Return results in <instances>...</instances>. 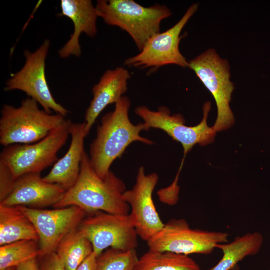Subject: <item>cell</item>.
Instances as JSON below:
<instances>
[{
    "mask_svg": "<svg viewBox=\"0 0 270 270\" xmlns=\"http://www.w3.org/2000/svg\"><path fill=\"white\" fill-rule=\"evenodd\" d=\"M115 104L114 110L102 118L96 138L90 145V163L102 178L108 175L112 164L122 157L132 143L154 144L140 136L142 131L146 130L144 123L134 125L130 120L128 112L131 102L129 98L123 96Z\"/></svg>",
    "mask_w": 270,
    "mask_h": 270,
    "instance_id": "obj_1",
    "label": "cell"
},
{
    "mask_svg": "<svg viewBox=\"0 0 270 270\" xmlns=\"http://www.w3.org/2000/svg\"><path fill=\"white\" fill-rule=\"evenodd\" d=\"M125 192L124 182L112 172L104 178L99 177L92 167L89 156L84 151L76 182L54 207L76 206L87 214L102 211L128 215L130 208L124 200Z\"/></svg>",
    "mask_w": 270,
    "mask_h": 270,
    "instance_id": "obj_2",
    "label": "cell"
},
{
    "mask_svg": "<svg viewBox=\"0 0 270 270\" xmlns=\"http://www.w3.org/2000/svg\"><path fill=\"white\" fill-rule=\"evenodd\" d=\"M96 8L106 24L126 32L140 52L152 36L160 32L162 21L172 15L166 6L145 7L132 0H98Z\"/></svg>",
    "mask_w": 270,
    "mask_h": 270,
    "instance_id": "obj_3",
    "label": "cell"
},
{
    "mask_svg": "<svg viewBox=\"0 0 270 270\" xmlns=\"http://www.w3.org/2000/svg\"><path fill=\"white\" fill-rule=\"evenodd\" d=\"M66 120L62 115L40 110L38 104L30 98L23 100L18 108L4 105L0 119V144L6 147L36 143Z\"/></svg>",
    "mask_w": 270,
    "mask_h": 270,
    "instance_id": "obj_4",
    "label": "cell"
},
{
    "mask_svg": "<svg viewBox=\"0 0 270 270\" xmlns=\"http://www.w3.org/2000/svg\"><path fill=\"white\" fill-rule=\"evenodd\" d=\"M188 64V68L194 72L216 102L218 116L212 128L216 132L230 128L235 122L230 107L234 86L230 80L228 61L222 58L214 50L209 49Z\"/></svg>",
    "mask_w": 270,
    "mask_h": 270,
    "instance_id": "obj_5",
    "label": "cell"
},
{
    "mask_svg": "<svg viewBox=\"0 0 270 270\" xmlns=\"http://www.w3.org/2000/svg\"><path fill=\"white\" fill-rule=\"evenodd\" d=\"M72 123L66 120L36 143L5 147L0 153V160L9 167L17 180L26 174H40L58 160V153L66 142Z\"/></svg>",
    "mask_w": 270,
    "mask_h": 270,
    "instance_id": "obj_6",
    "label": "cell"
},
{
    "mask_svg": "<svg viewBox=\"0 0 270 270\" xmlns=\"http://www.w3.org/2000/svg\"><path fill=\"white\" fill-rule=\"evenodd\" d=\"M210 108L211 103L206 102L203 106L202 120L194 126H186L182 114H172L169 108L164 106L159 107L156 111L144 106H140L136 108L135 113L144 120L146 130L152 128L161 130L180 143L184 148L182 162H184L187 154L196 144L206 146L214 140L217 132L207 122Z\"/></svg>",
    "mask_w": 270,
    "mask_h": 270,
    "instance_id": "obj_7",
    "label": "cell"
},
{
    "mask_svg": "<svg viewBox=\"0 0 270 270\" xmlns=\"http://www.w3.org/2000/svg\"><path fill=\"white\" fill-rule=\"evenodd\" d=\"M78 228L92 244L97 257L109 248L127 251L138 246V236L130 214H87Z\"/></svg>",
    "mask_w": 270,
    "mask_h": 270,
    "instance_id": "obj_8",
    "label": "cell"
},
{
    "mask_svg": "<svg viewBox=\"0 0 270 270\" xmlns=\"http://www.w3.org/2000/svg\"><path fill=\"white\" fill-rule=\"evenodd\" d=\"M229 236L226 232L192 230L184 219H172L147 244L153 251L209 254L217 244L228 242Z\"/></svg>",
    "mask_w": 270,
    "mask_h": 270,
    "instance_id": "obj_9",
    "label": "cell"
},
{
    "mask_svg": "<svg viewBox=\"0 0 270 270\" xmlns=\"http://www.w3.org/2000/svg\"><path fill=\"white\" fill-rule=\"evenodd\" d=\"M50 42L46 40L34 52H24L26 62L22 68L6 82L4 90H21L36 101L48 114L54 110L66 117L69 112L58 104L53 97L46 76V60Z\"/></svg>",
    "mask_w": 270,
    "mask_h": 270,
    "instance_id": "obj_10",
    "label": "cell"
},
{
    "mask_svg": "<svg viewBox=\"0 0 270 270\" xmlns=\"http://www.w3.org/2000/svg\"><path fill=\"white\" fill-rule=\"evenodd\" d=\"M198 8V4L190 6L174 26L152 36L140 53L127 58L124 64L130 68H149L153 72L169 64L188 68V62L180 50V44L182 38L180 34Z\"/></svg>",
    "mask_w": 270,
    "mask_h": 270,
    "instance_id": "obj_11",
    "label": "cell"
},
{
    "mask_svg": "<svg viewBox=\"0 0 270 270\" xmlns=\"http://www.w3.org/2000/svg\"><path fill=\"white\" fill-rule=\"evenodd\" d=\"M31 220L39 237L40 257L56 252L63 238L78 228L87 213L82 208L70 206L54 210L18 206Z\"/></svg>",
    "mask_w": 270,
    "mask_h": 270,
    "instance_id": "obj_12",
    "label": "cell"
},
{
    "mask_svg": "<svg viewBox=\"0 0 270 270\" xmlns=\"http://www.w3.org/2000/svg\"><path fill=\"white\" fill-rule=\"evenodd\" d=\"M156 173L146 174L141 166L136 183L131 190L124 194L125 201L131 209L130 214L138 236L146 242L164 227L152 199L154 190L158 182Z\"/></svg>",
    "mask_w": 270,
    "mask_h": 270,
    "instance_id": "obj_13",
    "label": "cell"
},
{
    "mask_svg": "<svg viewBox=\"0 0 270 270\" xmlns=\"http://www.w3.org/2000/svg\"><path fill=\"white\" fill-rule=\"evenodd\" d=\"M67 190L62 186L44 181L40 174L20 177L10 195L0 204L42 209L59 202Z\"/></svg>",
    "mask_w": 270,
    "mask_h": 270,
    "instance_id": "obj_14",
    "label": "cell"
},
{
    "mask_svg": "<svg viewBox=\"0 0 270 270\" xmlns=\"http://www.w3.org/2000/svg\"><path fill=\"white\" fill-rule=\"evenodd\" d=\"M61 16L68 18L74 25L70 39L61 48L59 56L62 58L71 56L80 57L82 50L80 37L84 33L94 38L97 34L96 21L98 17L96 6L90 0H62Z\"/></svg>",
    "mask_w": 270,
    "mask_h": 270,
    "instance_id": "obj_15",
    "label": "cell"
},
{
    "mask_svg": "<svg viewBox=\"0 0 270 270\" xmlns=\"http://www.w3.org/2000/svg\"><path fill=\"white\" fill-rule=\"evenodd\" d=\"M130 72L124 68L107 70L92 89L93 98L86 110L85 122L86 130H90L100 113L108 105L116 104L128 90Z\"/></svg>",
    "mask_w": 270,
    "mask_h": 270,
    "instance_id": "obj_16",
    "label": "cell"
},
{
    "mask_svg": "<svg viewBox=\"0 0 270 270\" xmlns=\"http://www.w3.org/2000/svg\"><path fill=\"white\" fill-rule=\"evenodd\" d=\"M89 134L86 123H73L70 128L71 144L66 154L55 164L44 181L58 184L66 190L76 182L80 171L81 162L84 152V141Z\"/></svg>",
    "mask_w": 270,
    "mask_h": 270,
    "instance_id": "obj_17",
    "label": "cell"
},
{
    "mask_svg": "<svg viewBox=\"0 0 270 270\" xmlns=\"http://www.w3.org/2000/svg\"><path fill=\"white\" fill-rule=\"evenodd\" d=\"M22 240L39 242L34 225L18 206L0 204V246Z\"/></svg>",
    "mask_w": 270,
    "mask_h": 270,
    "instance_id": "obj_18",
    "label": "cell"
},
{
    "mask_svg": "<svg viewBox=\"0 0 270 270\" xmlns=\"http://www.w3.org/2000/svg\"><path fill=\"white\" fill-rule=\"evenodd\" d=\"M264 240L262 235L255 232L238 236L230 243L217 244L216 248L222 250L223 256L210 270H231L245 258L256 254L260 251Z\"/></svg>",
    "mask_w": 270,
    "mask_h": 270,
    "instance_id": "obj_19",
    "label": "cell"
},
{
    "mask_svg": "<svg viewBox=\"0 0 270 270\" xmlns=\"http://www.w3.org/2000/svg\"><path fill=\"white\" fill-rule=\"evenodd\" d=\"M93 252L92 244L78 228L63 238L56 252L66 270H76Z\"/></svg>",
    "mask_w": 270,
    "mask_h": 270,
    "instance_id": "obj_20",
    "label": "cell"
},
{
    "mask_svg": "<svg viewBox=\"0 0 270 270\" xmlns=\"http://www.w3.org/2000/svg\"><path fill=\"white\" fill-rule=\"evenodd\" d=\"M134 270H201L188 256L149 250L138 259Z\"/></svg>",
    "mask_w": 270,
    "mask_h": 270,
    "instance_id": "obj_21",
    "label": "cell"
},
{
    "mask_svg": "<svg viewBox=\"0 0 270 270\" xmlns=\"http://www.w3.org/2000/svg\"><path fill=\"white\" fill-rule=\"evenodd\" d=\"M40 256L39 242L22 240L0 247V270L16 268Z\"/></svg>",
    "mask_w": 270,
    "mask_h": 270,
    "instance_id": "obj_22",
    "label": "cell"
},
{
    "mask_svg": "<svg viewBox=\"0 0 270 270\" xmlns=\"http://www.w3.org/2000/svg\"><path fill=\"white\" fill-rule=\"evenodd\" d=\"M138 259L136 250L110 248L98 257L96 270H134Z\"/></svg>",
    "mask_w": 270,
    "mask_h": 270,
    "instance_id": "obj_23",
    "label": "cell"
},
{
    "mask_svg": "<svg viewBox=\"0 0 270 270\" xmlns=\"http://www.w3.org/2000/svg\"><path fill=\"white\" fill-rule=\"evenodd\" d=\"M16 180L9 167L0 160V202L12 192Z\"/></svg>",
    "mask_w": 270,
    "mask_h": 270,
    "instance_id": "obj_24",
    "label": "cell"
},
{
    "mask_svg": "<svg viewBox=\"0 0 270 270\" xmlns=\"http://www.w3.org/2000/svg\"><path fill=\"white\" fill-rule=\"evenodd\" d=\"M180 187L178 184L172 182L168 187L158 192L161 202L170 206L177 204L179 200Z\"/></svg>",
    "mask_w": 270,
    "mask_h": 270,
    "instance_id": "obj_25",
    "label": "cell"
},
{
    "mask_svg": "<svg viewBox=\"0 0 270 270\" xmlns=\"http://www.w3.org/2000/svg\"><path fill=\"white\" fill-rule=\"evenodd\" d=\"M39 258L40 270H66L56 252Z\"/></svg>",
    "mask_w": 270,
    "mask_h": 270,
    "instance_id": "obj_26",
    "label": "cell"
},
{
    "mask_svg": "<svg viewBox=\"0 0 270 270\" xmlns=\"http://www.w3.org/2000/svg\"><path fill=\"white\" fill-rule=\"evenodd\" d=\"M97 258L98 257L93 252L80 265L76 270H96Z\"/></svg>",
    "mask_w": 270,
    "mask_h": 270,
    "instance_id": "obj_27",
    "label": "cell"
},
{
    "mask_svg": "<svg viewBox=\"0 0 270 270\" xmlns=\"http://www.w3.org/2000/svg\"><path fill=\"white\" fill-rule=\"evenodd\" d=\"M38 258H33L20 264L16 267V270H40Z\"/></svg>",
    "mask_w": 270,
    "mask_h": 270,
    "instance_id": "obj_28",
    "label": "cell"
},
{
    "mask_svg": "<svg viewBox=\"0 0 270 270\" xmlns=\"http://www.w3.org/2000/svg\"><path fill=\"white\" fill-rule=\"evenodd\" d=\"M4 270H16V268H10Z\"/></svg>",
    "mask_w": 270,
    "mask_h": 270,
    "instance_id": "obj_29",
    "label": "cell"
}]
</instances>
